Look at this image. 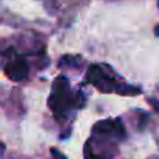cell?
Masks as SVG:
<instances>
[{
  "instance_id": "obj_1",
  "label": "cell",
  "mask_w": 159,
  "mask_h": 159,
  "mask_svg": "<svg viewBox=\"0 0 159 159\" xmlns=\"http://www.w3.org/2000/svg\"><path fill=\"white\" fill-rule=\"evenodd\" d=\"M67 95H69V84H67L66 78L59 77L57 81L55 82V92L53 96L50 98V107L53 109V112L56 113V116L64 112L67 106Z\"/></svg>"
},
{
  "instance_id": "obj_2",
  "label": "cell",
  "mask_w": 159,
  "mask_h": 159,
  "mask_svg": "<svg viewBox=\"0 0 159 159\" xmlns=\"http://www.w3.org/2000/svg\"><path fill=\"white\" fill-rule=\"evenodd\" d=\"M88 81L93 84L96 88H99L103 92H109L113 88V82L109 75L105 74V71L98 66H92L88 70Z\"/></svg>"
},
{
  "instance_id": "obj_3",
  "label": "cell",
  "mask_w": 159,
  "mask_h": 159,
  "mask_svg": "<svg viewBox=\"0 0 159 159\" xmlns=\"http://www.w3.org/2000/svg\"><path fill=\"white\" fill-rule=\"evenodd\" d=\"M6 74L13 81H21L28 75V64L24 59H16L6 66Z\"/></svg>"
},
{
  "instance_id": "obj_4",
  "label": "cell",
  "mask_w": 159,
  "mask_h": 159,
  "mask_svg": "<svg viewBox=\"0 0 159 159\" xmlns=\"http://www.w3.org/2000/svg\"><path fill=\"white\" fill-rule=\"evenodd\" d=\"M157 34H158V35H159V27L157 28Z\"/></svg>"
}]
</instances>
